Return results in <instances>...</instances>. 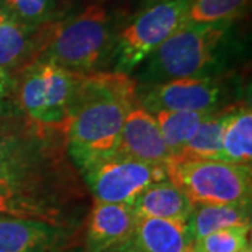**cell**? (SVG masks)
<instances>
[{
    "label": "cell",
    "instance_id": "obj_1",
    "mask_svg": "<svg viewBox=\"0 0 252 252\" xmlns=\"http://www.w3.org/2000/svg\"><path fill=\"white\" fill-rule=\"evenodd\" d=\"M139 105L135 81L119 72L83 74L66 126L69 152L83 170L115 153L127 114Z\"/></svg>",
    "mask_w": 252,
    "mask_h": 252
},
{
    "label": "cell",
    "instance_id": "obj_2",
    "mask_svg": "<svg viewBox=\"0 0 252 252\" xmlns=\"http://www.w3.org/2000/svg\"><path fill=\"white\" fill-rule=\"evenodd\" d=\"M117 34L108 9L91 4L74 17L55 23L38 61L77 74H90L111 56Z\"/></svg>",
    "mask_w": 252,
    "mask_h": 252
},
{
    "label": "cell",
    "instance_id": "obj_3",
    "mask_svg": "<svg viewBox=\"0 0 252 252\" xmlns=\"http://www.w3.org/2000/svg\"><path fill=\"white\" fill-rule=\"evenodd\" d=\"M231 24H184L149 59V74L161 81L200 77L217 62L230 39Z\"/></svg>",
    "mask_w": 252,
    "mask_h": 252
},
{
    "label": "cell",
    "instance_id": "obj_4",
    "mask_svg": "<svg viewBox=\"0 0 252 252\" xmlns=\"http://www.w3.org/2000/svg\"><path fill=\"white\" fill-rule=\"evenodd\" d=\"M167 180L196 205H251V164L217 160H171Z\"/></svg>",
    "mask_w": 252,
    "mask_h": 252
},
{
    "label": "cell",
    "instance_id": "obj_5",
    "mask_svg": "<svg viewBox=\"0 0 252 252\" xmlns=\"http://www.w3.org/2000/svg\"><path fill=\"white\" fill-rule=\"evenodd\" d=\"M192 0H160L146 6L115 36L111 56L115 70L130 73L185 24Z\"/></svg>",
    "mask_w": 252,
    "mask_h": 252
},
{
    "label": "cell",
    "instance_id": "obj_6",
    "mask_svg": "<svg viewBox=\"0 0 252 252\" xmlns=\"http://www.w3.org/2000/svg\"><path fill=\"white\" fill-rule=\"evenodd\" d=\"M83 74L35 61L28 64L18 89L23 109L34 122L66 129Z\"/></svg>",
    "mask_w": 252,
    "mask_h": 252
},
{
    "label": "cell",
    "instance_id": "obj_7",
    "mask_svg": "<svg viewBox=\"0 0 252 252\" xmlns=\"http://www.w3.org/2000/svg\"><path fill=\"white\" fill-rule=\"evenodd\" d=\"M81 172L95 200L125 205H132L150 185L167 180L164 165L139 161L119 154H111L91 162Z\"/></svg>",
    "mask_w": 252,
    "mask_h": 252
},
{
    "label": "cell",
    "instance_id": "obj_8",
    "mask_svg": "<svg viewBox=\"0 0 252 252\" xmlns=\"http://www.w3.org/2000/svg\"><path fill=\"white\" fill-rule=\"evenodd\" d=\"M224 86L217 79L182 77L156 83L153 87L137 95L139 105L149 112H213L224 99Z\"/></svg>",
    "mask_w": 252,
    "mask_h": 252
},
{
    "label": "cell",
    "instance_id": "obj_9",
    "mask_svg": "<svg viewBox=\"0 0 252 252\" xmlns=\"http://www.w3.org/2000/svg\"><path fill=\"white\" fill-rule=\"evenodd\" d=\"M114 154L164 167L172 160L156 118L140 105L127 114Z\"/></svg>",
    "mask_w": 252,
    "mask_h": 252
},
{
    "label": "cell",
    "instance_id": "obj_10",
    "mask_svg": "<svg viewBox=\"0 0 252 252\" xmlns=\"http://www.w3.org/2000/svg\"><path fill=\"white\" fill-rule=\"evenodd\" d=\"M56 21L28 26L0 9V69L9 72L39 59Z\"/></svg>",
    "mask_w": 252,
    "mask_h": 252
},
{
    "label": "cell",
    "instance_id": "obj_11",
    "mask_svg": "<svg viewBox=\"0 0 252 252\" xmlns=\"http://www.w3.org/2000/svg\"><path fill=\"white\" fill-rule=\"evenodd\" d=\"M137 215L125 203H108L95 200L90 212L84 252H112L135 228Z\"/></svg>",
    "mask_w": 252,
    "mask_h": 252
},
{
    "label": "cell",
    "instance_id": "obj_12",
    "mask_svg": "<svg viewBox=\"0 0 252 252\" xmlns=\"http://www.w3.org/2000/svg\"><path fill=\"white\" fill-rule=\"evenodd\" d=\"M192 245L187 221L137 217L133 231L112 252H192Z\"/></svg>",
    "mask_w": 252,
    "mask_h": 252
},
{
    "label": "cell",
    "instance_id": "obj_13",
    "mask_svg": "<svg viewBox=\"0 0 252 252\" xmlns=\"http://www.w3.org/2000/svg\"><path fill=\"white\" fill-rule=\"evenodd\" d=\"M63 235L49 221L0 216V252H61Z\"/></svg>",
    "mask_w": 252,
    "mask_h": 252
},
{
    "label": "cell",
    "instance_id": "obj_14",
    "mask_svg": "<svg viewBox=\"0 0 252 252\" xmlns=\"http://www.w3.org/2000/svg\"><path fill=\"white\" fill-rule=\"evenodd\" d=\"M130 206L137 217L188 221L195 205L171 181L162 180L144 189Z\"/></svg>",
    "mask_w": 252,
    "mask_h": 252
},
{
    "label": "cell",
    "instance_id": "obj_15",
    "mask_svg": "<svg viewBox=\"0 0 252 252\" xmlns=\"http://www.w3.org/2000/svg\"><path fill=\"white\" fill-rule=\"evenodd\" d=\"M237 105L217 109L200 124L195 135L190 137L181 153L174 158L178 161L184 160H217L221 157V142L224 129Z\"/></svg>",
    "mask_w": 252,
    "mask_h": 252
},
{
    "label": "cell",
    "instance_id": "obj_16",
    "mask_svg": "<svg viewBox=\"0 0 252 252\" xmlns=\"http://www.w3.org/2000/svg\"><path fill=\"white\" fill-rule=\"evenodd\" d=\"M187 223L193 241L230 227H251V205H196Z\"/></svg>",
    "mask_w": 252,
    "mask_h": 252
},
{
    "label": "cell",
    "instance_id": "obj_17",
    "mask_svg": "<svg viewBox=\"0 0 252 252\" xmlns=\"http://www.w3.org/2000/svg\"><path fill=\"white\" fill-rule=\"evenodd\" d=\"M252 111L248 105H237L225 126L220 161L251 164Z\"/></svg>",
    "mask_w": 252,
    "mask_h": 252
},
{
    "label": "cell",
    "instance_id": "obj_18",
    "mask_svg": "<svg viewBox=\"0 0 252 252\" xmlns=\"http://www.w3.org/2000/svg\"><path fill=\"white\" fill-rule=\"evenodd\" d=\"M215 112V111H213ZM212 112H175L158 111L153 115L160 126L164 142L172 154V160L181 153L185 144L195 135L200 124Z\"/></svg>",
    "mask_w": 252,
    "mask_h": 252
},
{
    "label": "cell",
    "instance_id": "obj_19",
    "mask_svg": "<svg viewBox=\"0 0 252 252\" xmlns=\"http://www.w3.org/2000/svg\"><path fill=\"white\" fill-rule=\"evenodd\" d=\"M0 216L36 219L56 224L58 212L23 193L20 187L0 182Z\"/></svg>",
    "mask_w": 252,
    "mask_h": 252
},
{
    "label": "cell",
    "instance_id": "obj_20",
    "mask_svg": "<svg viewBox=\"0 0 252 252\" xmlns=\"http://www.w3.org/2000/svg\"><path fill=\"white\" fill-rule=\"evenodd\" d=\"M248 6L250 0H192L185 24H233Z\"/></svg>",
    "mask_w": 252,
    "mask_h": 252
},
{
    "label": "cell",
    "instance_id": "obj_21",
    "mask_svg": "<svg viewBox=\"0 0 252 252\" xmlns=\"http://www.w3.org/2000/svg\"><path fill=\"white\" fill-rule=\"evenodd\" d=\"M32 170L34 157L28 150L11 140H0V182L21 188Z\"/></svg>",
    "mask_w": 252,
    "mask_h": 252
},
{
    "label": "cell",
    "instance_id": "obj_22",
    "mask_svg": "<svg viewBox=\"0 0 252 252\" xmlns=\"http://www.w3.org/2000/svg\"><path fill=\"white\" fill-rule=\"evenodd\" d=\"M61 0H0V9L10 17L28 26H44L56 21Z\"/></svg>",
    "mask_w": 252,
    "mask_h": 252
},
{
    "label": "cell",
    "instance_id": "obj_23",
    "mask_svg": "<svg viewBox=\"0 0 252 252\" xmlns=\"http://www.w3.org/2000/svg\"><path fill=\"white\" fill-rule=\"evenodd\" d=\"M251 227H230L193 241L192 252H241L250 245Z\"/></svg>",
    "mask_w": 252,
    "mask_h": 252
},
{
    "label": "cell",
    "instance_id": "obj_24",
    "mask_svg": "<svg viewBox=\"0 0 252 252\" xmlns=\"http://www.w3.org/2000/svg\"><path fill=\"white\" fill-rule=\"evenodd\" d=\"M13 87H14V84H13L9 72L0 69V112L6 108Z\"/></svg>",
    "mask_w": 252,
    "mask_h": 252
},
{
    "label": "cell",
    "instance_id": "obj_25",
    "mask_svg": "<svg viewBox=\"0 0 252 252\" xmlns=\"http://www.w3.org/2000/svg\"><path fill=\"white\" fill-rule=\"evenodd\" d=\"M143 1L146 6H149V4H153V3H156V1H160V0H143Z\"/></svg>",
    "mask_w": 252,
    "mask_h": 252
},
{
    "label": "cell",
    "instance_id": "obj_26",
    "mask_svg": "<svg viewBox=\"0 0 252 252\" xmlns=\"http://www.w3.org/2000/svg\"><path fill=\"white\" fill-rule=\"evenodd\" d=\"M241 252H252L251 247H248V248H245V250H244V251H241Z\"/></svg>",
    "mask_w": 252,
    "mask_h": 252
}]
</instances>
